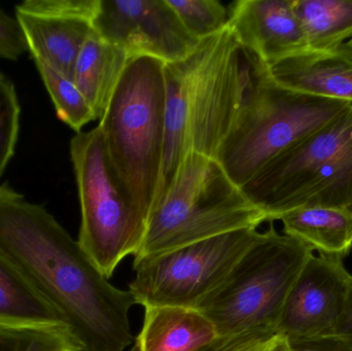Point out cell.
Wrapping results in <instances>:
<instances>
[{"mask_svg": "<svg viewBox=\"0 0 352 351\" xmlns=\"http://www.w3.org/2000/svg\"><path fill=\"white\" fill-rule=\"evenodd\" d=\"M0 253L61 315L84 351H124L135 342L133 295L111 284L53 214L8 183L0 185Z\"/></svg>", "mask_w": 352, "mask_h": 351, "instance_id": "obj_1", "label": "cell"}, {"mask_svg": "<svg viewBox=\"0 0 352 351\" xmlns=\"http://www.w3.org/2000/svg\"><path fill=\"white\" fill-rule=\"evenodd\" d=\"M164 72V158L155 203L186 154L217 158L250 82L248 53L229 28L200 41L184 59L165 63Z\"/></svg>", "mask_w": 352, "mask_h": 351, "instance_id": "obj_2", "label": "cell"}, {"mask_svg": "<svg viewBox=\"0 0 352 351\" xmlns=\"http://www.w3.org/2000/svg\"><path fill=\"white\" fill-rule=\"evenodd\" d=\"M164 66L148 56L131 57L98 124L113 170L146 223L164 158Z\"/></svg>", "mask_w": 352, "mask_h": 351, "instance_id": "obj_3", "label": "cell"}, {"mask_svg": "<svg viewBox=\"0 0 352 351\" xmlns=\"http://www.w3.org/2000/svg\"><path fill=\"white\" fill-rule=\"evenodd\" d=\"M245 51L250 64V86L215 158L240 188L279 155L352 106L345 101L300 94L277 86L266 64L256 54Z\"/></svg>", "mask_w": 352, "mask_h": 351, "instance_id": "obj_4", "label": "cell"}, {"mask_svg": "<svg viewBox=\"0 0 352 351\" xmlns=\"http://www.w3.org/2000/svg\"><path fill=\"white\" fill-rule=\"evenodd\" d=\"M268 218L230 179L217 160L197 152L182 159L170 185L153 206L134 259L159 255Z\"/></svg>", "mask_w": 352, "mask_h": 351, "instance_id": "obj_5", "label": "cell"}, {"mask_svg": "<svg viewBox=\"0 0 352 351\" xmlns=\"http://www.w3.org/2000/svg\"><path fill=\"white\" fill-rule=\"evenodd\" d=\"M268 222L305 206L352 203V106L271 161L241 188Z\"/></svg>", "mask_w": 352, "mask_h": 351, "instance_id": "obj_6", "label": "cell"}, {"mask_svg": "<svg viewBox=\"0 0 352 351\" xmlns=\"http://www.w3.org/2000/svg\"><path fill=\"white\" fill-rule=\"evenodd\" d=\"M314 249L269 230L244 253L225 282L197 307L219 337L277 333L285 301Z\"/></svg>", "mask_w": 352, "mask_h": 351, "instance_id": "obj_7", "label": "cell"}, {"mask_svg": "<svg viewBox=\"0 0 352 351\" xmlns=\"http://www.w3.org/2000/svg\"><path fill=\"white\" fill-rule=\"evenodd\" d=\"M69 150L80 205L78 241L109 280L125 258L138 255L148 223L113 170L98 125L76 133Z\"/></svg>", "mask_w": 352, "mask_h": 351, "instance_id": "obj_8", "label": "cell"}, {"mask_svg": "<svg viewBox=\"0 0 352 351\" xmlns=\"http://www.w3.org/2000/svg\"><path fill=\"white\" fill-rule=\"evenodd\" d=\"M258 228L241 229L159 255L134 259L129 284L136 304L196 309L229 275L260 238Z\"/></svg>", "mask_w": 352, "mask_h": 351, "instance_id": "obj_9", "label": "cell"}, {"mask_svg": "<svg viewBox=\"0 0 352 351\" xmlns=\"http://www.w3.org/2000/svg\"><path fill=\"white\" fill-rule=\"evenodd\" d=\"M93 26L130 57L148 56L164 63L184 59L200 43L167 0H100Z\"/></svg>", "mask_w": 352, "mask_h": 351, "instance_id": "obj_10", "label": "cell"}, {"mask_svg": "<svg viewBox=\"0 0 352 351\" xmlns=\"http://www.w3.org/2000/svg\"><path fill=\"white\" fill-rule=\"evenodd\" d=\"M342 259L310 256L285 301L277 333L289 340L336 336L352 280Z\"/></svg>", "mask_w": 352, "mask_h": 351, "instance_id": "obj_11", "label": "cell"}, {"mask_svg": "<svg viewBox=\"0 0 352 351\" xmlns=\"http://www.w3.org/2000/svg\"><path fill=\"white\" fill-rule=\"evenodd\" d=\"M100 0H26L14 16L33 60L72 78L78 54L94 32Z\"/></svg>", "mask_w": 352, "mask_h": 351, "instance_id": "obj_12", "label": "cell"}, {"mask_svg": "<svg viewBox=\"0 0 352 351\" xmlns=\"http://www.w3.org/2000/svg\"><path fill=\"white\" fill-rule=\"evenodd\" d=\"M228 10V28L240 47L266 65L307 49L293 0H238Z\"/></svg>", "mask_w": 352, "mask_h": 351, "instance_id": "obj_13", "label": "cell"}, {"mask_svg": "<svg viewBox=\"0 0 352 351\" xmlns=\"http://www.w3.org/2000/svg\"><path fill=\"white\" fill-rule=\"evenodd\" d=\"M267 68L271 80L281 88L352 103V49L346 43L332 49H306Z\"/></svg>", "mask_w": 352, "mask_h": 351, "instance_id": "obj_14", "label": "cell"}, {"mask_svg": "<svg viewBox=\"0 0 352 351\" xmlns=\"http://www.w3.org/2000/svg\"><path fill=\"white\" fill-rule=\"evenodd\" d=\"M136 337L142 351H201L219 339L204 315L192 308L152 307Z\"/></svg>", "mask_w": 352, "mask_h": 351, "instance_id": "obj_15", "label": "cell"}, {"mask_svg": "<svg viewBox=\"0 0 352 351\" xmlns=\"http://www.w3.org/2000/svg\"><path fill=\"white\" fill-rule=\"evenodd\" d=\"M131 59L124 49L105 41L96 31L82 45L72 80L100 120Z\"/></svg>", "mask_w": 352, "mask_h": 351, "instance_id": "obj_16", "label": "cell"}, {"mask_svg": "<svg viewBox=\"0 0 352 351\" xmlns=\"http://www.w3.org/2000/svg\"><path fill=\"white\" fill-rule=\"evenodd\" d=\"M285 234L322 255L344 258L352 247V216L347 210L305 206L281 214Z\"/></svg>", "mask_w": 352, "mask_h": 351, "instance_id": "obj_17", "label": "cell"}, {"mask_svg": "<svg viewBox=\"0 0 352 351\" xmlns=\"http://www.w3.org/2000/svg\"><path fill=\"white\" fill-rule=\"evenodd\" d=\"M0 325H65L16 266L0 253Z\"/></svg>", "mask_w": 352, "mask_h": 351, "instance_id": "obj_18", "label": "cell"}, {"mask_svg": "<svg viewBox=\"0 0 352 351\" xmlns=\"http://www.w3.org/2000/svg\"><path fill=\"white\" fill-rule=\"evenodd\" d=\"M307 49L339 47L352 38V0H293Z\"/></svg>", "mask_w": 352, "mask_h": 351, "instance_id": "obj_19", "label": "cell"}, {"mask_svg": "<svg viewBox=\"0 0 352 351\" xmlns=\"http://www.w3.org/2000/svg\"><path fill=\"white\" fill-rule=\"evenodd\" d=\"M43 84L55 106L58 119L76 133L91 122L96 121L94 111L72 78L41 60H33Z\"/></svg>", "mask_w": 352, "mask_h": 351, "instance_id": "obj_20", "label": "cell"}, {"mask_svg": "<svg viewBox=\"0 0 352 351\" xmlns=\"http://www.w3.org/2000/svg\"><path fill=\"white\" fill-rule=\"evenodd\" d=\"M0 351H84L67 326L0 325Z\"/></svg>", "mask_w": 352, "mask_h": 351, "instance_id": "obj_21", "label": "cell"}, {"mask_svg": "<svg viewBox=\"0 0 352 351\" xmlns=\"http://www.w3.org/2000/svg\"><path fill=\"white\" fill-rule=\"evenodd\" d=\"M184 28L198 41L228 28L229 10L217 0H167Z\"/></svg>", "mask_w": 352, "mask_h": 351, "instance_id": "obj_22", "label": "cell"}, {"mask_svg": "<svg viewBox=\"0 0 352 351\" xmlns=\"http://www.w3.org/2000/svg\"><path fill=\"white\" fill-rule=\"evenodd\" d=\"M20 119L21 105L16 87L0 72V179L16 152Z\"/></svg>", "mask_w": 352, "mask_h": 351, "instance_id": "obj_23", "label": "cell"}, {"mask_svg": "<svg viewBox=\"0 0 352 351\" xmlns=\"http://www.w3.org/2000/svg\"><path fill=\"white\" fill-rule=\"evenodd\" d=\"M27 52L28 45L16 16L0 8V58L16 61Z\"/></svg>", "mask_w": 352, "mask_h": 351, "instance_id": "obj_24", "label": "cell"}, {"mask_svg": "<svg viewBox=\"0 0 352 351\" xmlns=\"http://www.w3.org/2000/svg\"><path fill=\"white\" fill-rule=\"evenodd\" d=\"M276 351H352V341L339 336L294 340L285 338V343Z\"/></svg>", "mask_w": 352, "mask_h": 351, "instance_id": "obj_25", "label": "cell"}, {"mask_svg": "<svg viewBox=\"0 0 352 351\" xmlns=\"http://www.w3.org/2000/svg\"><path fill=\"white\" fill-rule=\"evenodd\" d=\"M270 335L269 333H250L232 337H219L208 348L201 351H246Z\"/></svg>", "mask_w": 352, "mask_h": 351, "instance_id": "obj_26", "label": "cell"}, {"mask_svg": "<svg viewBox=\"0 0 352 351\" xmlns=\"http://www.w3.org/2000/svg\"><path fill=\"white\" fill-rule=\"evenodd\" d=\"M336 336L352 341V280L345 300L342 315L337 328Z\"/></svg>", "mask_w": 352, "mask_h": 351, "instance_id": "obj_27", "label": "cell"}, {"mask_svg": "<svg viewBox=\"0 0 352 351\" xmlns=\"http://www.w3.org/2000/svg\"><path fill=\"white\" fill-rule=\"evenodd\" d=\"M285 338L279 333L272 334L268 337L264 338L256 346L250 348L246 351H276L285 343Z\"/></svg>", "mask_w": 352, "mask_h": 351, "instance_id": "obj_28", "label": "cell"}, {"mask_svg": "<svg viewBox=\"0 0 352 351\" xmlns=\"http://www.w3.org/2000/svg\"><path fill=\"white\" fill-rule=\"evenodd\" d=\"M129 351H142V348H140V342H138V339H135V342H134V346H132L131 350Z\"/></svg>", "mask_w": 352, "mask_h": 351, "instance_id": "obj_29", "label": "cell"}, {"mask_svg": "<svg viewBox=\"0 0 352 351\" xmlns=\"http://www.w3.org/2000/svg\"><path fill=\"white\" fill-rule=\"evenodd\" d=\"M346 43V45H349V47H351L352 49V38L351 39V41H347V43Z\"/></svg>", "mask_w": 352, "mask_h": 351, "instance_id": "obj_30", "label": "cell"}, {"mask_svg": "<svg viewBox=\"0 0 352 351\" xmlns=\"http://www.w3.org/2000/svg\"><path fill=\"white\" fill-rule=\"evenodd\" d=\"M349 210V212H351V216H352V203H351V206H349V210Z\"/></svg>", "mask_w": 352, "mask_h": 351, "instance_id": "obj_31", "label": "cell"}]
</instances>
